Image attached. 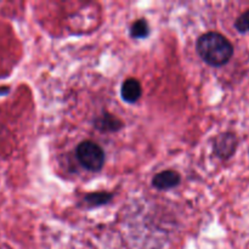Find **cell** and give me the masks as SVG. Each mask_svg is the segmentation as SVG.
<instances>
[{
	"label": "cell",
	"mask_w": 249,
	"mask_h": 249,
	"mask_svg": "<svg viewBox=\"0 0 249 249\" xmlns=\"http://www.w3.org/2000/svg\"><path fill=\"white\" fill-rule=\"evenodd\" d=\"M77 158L80 164L90 172H99L105 164L104 150L92 141H83L78 145Z\"/></svg>",
	"instance_id": "cell-2"
},
{
	"label": "cell",
	"mask_w": 249,
	"mask_h": 249,
	"mask_svg": "<svg viewBox=\"0 0 249 249\" xmlns=\"http://www.w3.org/2000/svg\"><path fill=\"white\" fill-rule=\"evenodd\" d=\"M238 140L237 136L232 133L220 134L218 138L214 140V153L221 160H229L235 155L237 150Z\"/></svg>",
	"instance_id": "cell-3"
},
{
	"label": "cell",
	"mask_w": 249,
	"mask_h": 249,
	"mask_svg": "<svg viewBox=\"0 0 249 249\" xmlns=\"http://www.w3.org/2000/svg\"><path fill=\"white\" fill-rule=\"evenodd\" d=\"M141 94H142V89H141L140 83L136 79H134V78L126 79L122 84V99L125 102H128V104H135L136 101H139V99L141 97Z\"/></svg>",
	"instance_id": "cell-5"
},
{
	"label": "cell",
	"mask_w": 249,
	"mask_h": 249,
	"mask_svg": "<svg viewBox=\"0 0 249 249\" xmlns=\"http://www.w3.org/2000/svg\"><path fill=\"white\" fill-rule=\"evenodd\" d=\"M112 197H113V195L108 194V192H95V194L87 195L84 201L90 207H100L108 203L112 199Z\"/></svg>",
	"instance_id": "cell-7"
},
{
	"label": "cell",
	"mask_w": 249,
	"mask_h": 249,
	"mask_svg": "<svg viewBox=\"0 0 249 249\" xmlns=\"http://www.w3.org/2000/svg\"><path fill=\"white\" fill-rule=\"evenodd\" d=\"M150 34V27L145 18H140L134 22L130 27V36L134 39H142Z\"/></svg>",
	"instance_id": "cell-8"
},
{
	"label": "cell",
	"mask_w": 249,
	"mask_h": 249,
	"mask_svg": "<svg viewBox=\"0 0 249 249\" xmlns=\"http://www.w3.org/2000/svg\"><path fill=\"white\" fill-rule=\"evenodd\" d=\"M123 126V123L112 114L104 113L95 121V128L101 131H117Z\"/></svg>",
	"instance_id": "cell-6"
},
{
	"label": "cell",
	"mask_w": 249,
	"mask_h": 249,
	"mask_svg": "<svg viewBox=\"0 0 249 249\" xmlns=\"http://www.w3.org/2000/svg\"><path fill=\"white\" fill-rule=\"evenodd\" d=\"M235 28L240 33H248L249 32V10L243 12L237 17L235 22Z\"/></svg>",
	"instance_id": "cell-9"
},
{
	"label": "cell",
	"mask_w": 249,
	"mask_h": 249,
	"mask_svg": "<svg viewBox=\"0 0 249 249\" xmlns=\"http://www.w3.org/2000/svg\"><path fill=\"white\" fill-rule=\"evenodd\" d=\"M197 53L211 66H224L233 55V46L226 36L218 32H208L197 40Z\"/></svg>",
	"instance_id": "cell-1"
},
{
	"label": "cell",
	"mask_w": 249,
	"mask_h": 249,
	"mask_svg": "<svg viewBox=\"0 0 249 249\" xmlns=\"http://www.w3.org/2000/svg\"><path fill=\"white\" fill-rule=\"evenodd\" d=\"M181 181V177L174 170H164L155 175L152 179V185L158 190H170L177 187Z\"/></svg>",
	"instance_id": "cell-4"
}]
</instances>
